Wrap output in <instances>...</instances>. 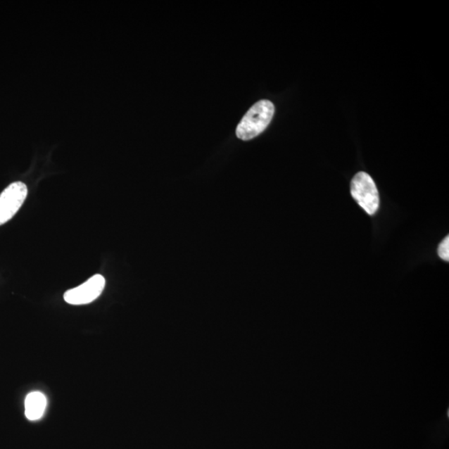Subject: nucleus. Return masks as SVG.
Masks as SVG:
<instances>
[{
	"instance_id": "1",
	"label": "nucleus",
	"mask_w": 449,
	"mask_h": 449,
	"mask_svg": "<svg viewBox=\"0 0 449 449\" xmlns=\"http://www.w3.org/2000/svg\"><path fill=\"white\" fill-rule=\"evenodd\" d=\"M274 113V107L270 101H259L249 109L238 125V139L248 141L260 135L272 122Z\"/></svg>"
},
{
	"instance_id": "6",
	"label": "nucleus",
	"mask_w": 449,
	"mask_h": 449,
	"mask_svg": "<svg viewBox=\"0 0 449 449\" xmlns=\"http://www.w3.org/2000/svg\"><path fill=\"white\" fill-rule=\"evenodd\" d=\"M438 254L439 258L442 260H449V237L448 236L444 238L443 241L439 244L438 249Z\"/></svg>"
},
{
	"instance_id": "4",
	"label": "nucleus",
	"mask_w": 449,
	"mask_h": 449,
	"mask_svg": "<svg viewBox=\"0 0 449 449\" xmlns=\"http://www.w3.org/2000/svg\"><path fill=\"white\" fill-rule=\"evenodd\" d=\"M106 281L101 274H95L81 286L68 290L64 294V301L72 305L91 303L102 294Z\"/></svg>"
},
{
	"instance_id": "5",
	"label": "nucleus",
	"mask_w": 449,
	"mask_h": 449,
	"mask_svg": "<svg viewBox=\"0 0 449 449\" xmlns=\"http://www.w3.org/2000/svg\"><path fill=\"white\" fill-rule=\"evenodd\" d=\"M47 398L39 391L31 392L25 400V415L30 421L39 420L44 415Z\"/></svg>"
},
{
	"instance_id": "2",
	"label": "nucleus",
	"mask_w": 449,
	"mask_h": 449,
	"mask_svg": "<svg viewBox=\"0 0 449 449\" xmlns=\"http://www.w3.org/2000/svg\"><path fill=\"white\" fill-rule=\"evenodd\" d=\"M350 192L356 203L365 212L373 216L379 208V195L377 185L368 173L360 172L353 178Z\"/></svg>"
},
{
	"instance_id": "3",
	"label": "nucleus",
	"mask_w": 449,
	"mask_h": 449,
	"mask_svg": "<svg viewBox=\"0 0 449 449\" xmlns=\"http://www.w3.org/2000/svg\"><path fill=\"white\" fill-rule=\"evenodd\" d=\"M27 195L24 182L12 183L0 194V226L11 220L24 204Z\"/></svg>"
}]
</instances>
